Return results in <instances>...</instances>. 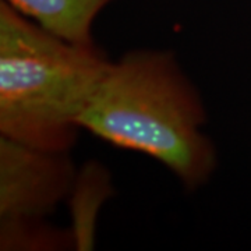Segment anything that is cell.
I'll return each mask as SVG.
<instances>
[{
    "label": "cell",
    "mask_w": 251,
    "mask_h": 251,
    "mask_svg": "<svg viewBox=\"0 0 251 251\" xmlns=\"http://www.w3.org/2000/svg\"><path fill=\"white\" fill-rule=\"evenodd\" d=\"M38 25L67 42L94 45L91 28L99 11L113 0H6Z\"/></svg>",
    "instance_id": "277c9868"
},
{
    "label": "cell",
    "mask_w": 251,
    "mask_h": 251,
    "mask_svg": "<svg viewBox=\"0 0 251 251\" xmlns=\"http://www.w3.org/2000/svg\"><path fill=\"white\" fill-rule=\"evenodd\" d=\"M205 109L171 53L137 50L108 66L80 117V127L115 147L163 163L190 190L216 166L202 131Z\"/></svg>",
    "instance_id": "6da1fadb"
},
{
    "label": "cell",
    "mask_w": 251,
    "mask_h": 251,
    "mask_svg": "<svg viewBox=\"0 0 251 251\" xmlns=\"http://www.w3.org/2000/svg\"><path fill=\"white\" fill-rule=\"evenodd\" d=\"M109 64L95 45L67 42L1 0L0 135L69 152Z\"/></svg>",
    "instance_id": "7a4b0ae2"
},
{
    "label": "cell",
    "mask_w": 251,
    "mask_h": 251,
    "mask_svg": "<svg viewBox=\"0 0 251 251\" xmlns=\"http://www.w3.org/2000/svg\"><path fill=\"white\" fill-rule=\"evenodd\" d=\"M69 152L34 148L0 135L1 250H54L69 237L48 227L52 214L74 187Z\"/></svg>",
    "instance_id": "3957f363"
}]
</instances>
